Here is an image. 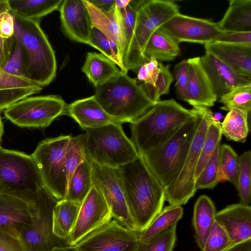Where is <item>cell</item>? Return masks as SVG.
Wrapping results in <instances>:
<instances>
[{
  "label": "cell",
  "instance_id": "obj_6",
  "mask_svg": "<svg viewBox=\"0 0 251 251\" xmlns=\"http://www.w3.org/2000/svg\"><path fill=\"white\" fill-rule=\"evenodd\" d=\"M43 187L39 169L31 155L0 147V194L31 202Z\"/></svg>",
  "mask_w": 251,
  "mask_h": 251
},
{
  "label": "cell",
  "instance_id": "obj_32",
  "mask_svg": "<svg viewBox=\"0 0 251 251\" xmlns=\"http://www.w3.org/2000/svg\"><path fill=\"white\" fill-rule=\"evenodd\" d=\"M9 12L22 18L40 20L58 9L62 0H8Z\"/></svg>",
  "mask_w": 251,
  "mask_h": 251
},
{
  "label": "cell",
  "instance_id": "obj_50",
  "mask_svg": "<svg viewBox=\"0 0 251 251\" xmlns=\"http://www.w3.org/2000/svg\"><path fill=\"white\" fill-rule=\"evenodd\" d=\"M213 42L251 46V32H224Z\"/></svg>",
  "mask_w": 251,
  "mask_h": 251
},
{
  "label": "cell",
  "instance_id": "obj_19",
  "mask_svg": "<svg viewBox=\"0 0 251 251\" xmlns=\"http://www.w3.org/2000/svg\"><path fill=\"white\" fill-rule=\"evenodd\" d=\"M201 61L217 99L238 87L251 84V77L237 73L209 52H205Z\"/></svg>",
  "mask_w": 251,
  "mask_h": 251
},
{
  "label": "cell",
  "instance_id": "obj_36",
  "mask_svg": "<svg viewBox=\"0 0 251 251\" xmlns=\"http://www.w3.org/2000/svg\"><path fill=\"white\" fill-rule=\"evenodd\" d=\"M222 135L221 123L213 116L209 122L196 167L195 176L196 180L202 171L217 146L221 143Z\"/></svg>",
  "mask_w": 251,
  "mask_h": 251
},
{
  "label": "cell",
  "instance_id": "obj_12",
  "mask_svg": "<svg viewBox=\"0 0 251 251\" xmlns=\"http://www.w3.org/2000/svg\"><path fill=\"white\" fill-rule=\"evenodd\" d=\"M58 201L44 187L37 192L32 222L20 237L26 251H50L55 247L69 246L67 241L53 233L52 211Z\"/></svg>",
  "mask_w": 251,
  "mask_h": 251
},
{
  "label": "cell",
  "instance_id": "obj_46",
  "mask_svg": "<svg viewBox=\"0 0 251 251\" xmlns=\"http://www.w3.org/2000/svg\"><path fill=\"white\" fill-rule=\"evenodd\" d=\"M14 36L15 39L14 48L2 68L10 75L25 77V56L23 47L20 40L17 37Z\"/></svg>",
  "mask_w": 251,
  "mask_h": 251
},
{
  "label": "cell",
  "instance_id": "obj_11",
  "mask_svg": "<svg viewBox=\"0 0 251 251\" xmlns=\"http://www.w3.org/2000/svg\"><path fill=\"white\" fill-rule=\"evenodd\" d=\"M67 106L58 96H29L5 109L4 114L19 126L44 128L59 116L65 114Z\"/></svg>",
  "mask_w": 251,
  "mask_h": 251
},
{
  "label": "cell",
  "instance_id": "obj_39",
  "mask_svg": "<svg viewBox=\"0 0 251 251\" xmlns=\"http://www.w3.org/2000/svg\"><path fill=\"white\" fill-rule=\"evenodd\" d=\"M221 109H237L250 114L251 111V84L238 87L220 98Z\"/></svg>",
  "mask_w": 251,
  "mask_h": 251
},
{
  "label": "cell",
  "instance_id": "obj_9",
  "mask_svg": "<svg viewBox=\"0 0 251 251\" xmlns=\"http://www.w3.org/2000/svg\"><path fill=\"white\" fill-rule=\"evenodd\" d=\"M72 136L61 135L40 142L31 154L39 169L44 187L58 201L64 200L68 187L65 156Z\"/></svg>",
  "mask_w": 251,
  "mask_h": 251
},
{
  "label": "cell",
  "instance_id": "obj_42",
  "mask_svg": "<svg viewBox=\"0 0 251 251\" xmlns=\"http://www.w3.org/2000/svg\"><path fill=\"white\" fill-rule=\"evenodd\" d=\"M221 143L214 150L204 169L196 180L195 186L198 189H213L219 182L218 179L219 153Z\"/></svg>",
  "mask_w": 251,
  "mask_h": 251
},
{
  "label": "cell",
  "instance_id": "obj_45",
  "mask_svg": "<svg viewBox=\"0 0 251 251\" xmlns=\"http://www.w3.org/2000/svg\"><path fill=\"white\" fill-rule=\"evenodd\" d=\"M119 10L125 43L123 58L129 49L133 37L136 22L137 9L129 3L126 8L119 9Z\"/></svg>",
  "mask_w": 251,
  "mask_h": 251
},
{
  "label": "cell",
  "instance_id": "obj_31",
  "mask_svg": "<svg viewBox=\"0 0 251 251\" xmlns=\"http://www.w3.org/2000/svg\"><path fill=\"white\" fill-rule=\"evenodd\" d=\"M93 186L92 162L86 158L71 176L64 200L81 204Z\"/></svg>",
  "mask_w": 251,
  "mask_h": 251
},
{
  "label": "cell",
  "instance_id": "obj_1",
  "mask_svg": "<svg viewBox=\"0 0 251 251\" xmlns=\"http://www.w3.org/2000/svg\"><path fill=\"white\" fill-rule=\"evenodd\" d=\"M119 169L130 214L141 232L163 209L164 188L141 155Z\"/></svg>",
  "mask_w": 251,
  "mask_h": 251
},
{
  "label": "cell",
  "instance_id": "obj_54",
  "mask_svg": "<svg viewBox=\"0 0 251 251\" xmlns=\"http://www.w3.org/2000/svg\"><path fill=\"white\" fill-rule=\"evenodd\" d=\"M224 251H251V239L233 244Z\"/></svg>",
  "mask_w": 251,
  "mask_h": 251
},
{
  "label": "cell",
  "instance_id": "obj_55",
  "mask_svg": "<svg viewBox=\"0 0 251 251\" xmlns=\"http://www.w3.org/2000/svg\"><path fill=\"white\" fill-rule=\"evenodd\" d=\"M50 251H79L76 247L66 246L62 247H57L53 248Z\"/></svg>",
  "mask_w": 251,
  "mask_h": 251
},
{
  "label": "cell",
  "instance_id": "obj_22",
  "mask_svg": "<svg viewBox=\"0 0 251 251\" xmlns=\"http://www.w3.org/2000/svg\"><path fill=\"white\" fill-rule=\"evenodd\" d=\"M215 220L223 227L233 244L251 239V207L241 203L227 205L217 212Z\"/></svg>",
  "mask_w": 251,
  "mask_h": 251
},
{
  "label": "cell",
  "instance_id": "obj_21",
  "mask_svg": "<svg viewBox=\"0 0 251 251\" xmlns=\"http://www.w3.org/2000/svg\"><path fill=\"white\" fill-rule=\"evenodd\" d=\"M66 115L73 118L84 130L125 121L108 114L94 96L75 100L67 105Z\"/></svg>",
  "mask_w": 251,
  "mask_h": 251
},
{
  "label": "cell",
  "instance_id": "obj_25",
  "mask_svg": "<svg viewBox=\"0 0 251 251\" xmlns=\"http://www.w3.org/2000/svg\"><path fill=\"white\" fill-rule=\"evenodd\" d=\"M42 89L25 77L6 73L0 66V112L24 98L40 93Z\"/></svg>",
  "mask_w": 251,
  "mask_h": 251
},
{
  "label": "cell",
  "instance_id": "obj_13",
  "mask_svg": "<svg viewBox=\"0 0 251 251\" xmlns=\"http://www.w3.org/2000/svg\"><path fill=\"white\" fill-rule=\"evenodd\" d=\"M92 165L93 186L103 195L112 218L125 227L137 231L126 202L119 168L104 167L93 162Z\"/></svg>",
  "mask_w": 251,
  "mask_h": 251
},
{
  "label": "cell",
  "instance_id": "obj_48",
  "mask_svg": "<svg viewBox=\"0 0 251 251\" xmlns=\"http://www.w3.org/2000/svg\"><path fill=\"white\" fill-rule=\"evenodd\" d=\"M174 74L176 80L175 86L177 96L179 99L186 101L188 76L187 59L183 60L175 66Z\"/></svg>",
  "mask_w": 251,
  "mask_h": 251
},
{
  "label": "cell",
  "instance_id": "obj_38",
  "mask_svg": "<svg viewBox=\"0 0 251 251\" xmlns=\"http://www.w3.org/2000/svg\"><path fill=\"white\" fill-rule=\"evenodd\" d=\"M251 151L239 156V171L237 190L240 203L250 205L251 201Z\"/></svg>",
  "mask_w": 251,
  "mask_h": 251
},
{
  "label": "cell",
  "instance_id": "obj_34",
  "mask_svg": "<svg viewBox=\"0 0 251 251\" xmlns=\"http://www.w3.org/2000/svg\"><path fill=\"white\" fill-rule=\"evenodd\" d=\"M249 115L237 109L228 111L221 123L222 135L228 140L244 143L249 132Z\"/></svg>",
  "mask_w": 251,
  "mask_h": 251
},
{
  "label": "cell",
  "instance_id": "obj_23",
  "mask_svg": "<svg viewBox=\"0 0 251 251\" xmlns=\"http://www.w3.org/2000/svg\"><path fill=\"white\" fill-rule=\"evenodd\" d=\"M204 48L237 73L251 77V46L212 42Z\"/></svg>",
  "mask_w": 251,
  "mask_h": 251
},
{
  "label": "cell",
  "instance_id": "obj_17",
  "mask_svg": "<svg viewBox=\"0 0 251 251\" xmlns=\"http://www.w3.org/2000/svg\"><path fill=\"white\" fill-rule=\"evenodd\" d=\"M36 208V196L30 202L0 194V231L20 239L21 233L31 225Z\"/></svg>",
  "mask_w": 251,
  "mask_h": 251
},
{
  "label": "cell",
  "instance_id": "obj_24",
  "mask_svg": "<svg viewBox=\"0 0 251 251\" xmlns=\"http://www.w3.org/2000/svg\"><path fill=\"white\" fill-rule=\"evenodd\" d=\"M83 0L89 13L93 26L114 42L122 62L125 43L119 9L115 5L110 11L104 12L98 9L89 0Z\"/></svg>",
  "mask_w": 251,
  "mask_h": 251
},
{
  "label": "cell",
  "instance_id": "obj_47",
  "mask_svg": "<svg viewBox=\"0 0 251 251\" xmlns=\"http://www.w3.org/2000/svg\"><path fill=\"white\" fill-rule=\"evenodd\" d=\"M170 65H163L159 62L160 72L154 87L148 94L149 97L153 101L160 100L161 96L168 94L170 85L174 80L173 75L170 71Z\"/></svg>",
  "mask_w": 251,
  "mask_h": 251
},
{
  "label": "cell",
  "instance_id": "obj_53",
  "mask_svg": "<svg viewBox=\"0 0 251 251\" xmlns=\"http://www.w3.org/2000/svg\"><path fill=\"white\" fill-rule=\"evenodd\" d=\"M116 0H89L94 6L100 11L107 12L112 10L115 5Z\"/></svg>",
  "mask_w": 251,
  "mask_h": 251
},
{
  "label": "cell",
  "instance_id": "obj_40",
  "mask_svg": "<svg viewBox=\"0 0 251 251\" xmlns=\"http://www.w3.org/2000/svg\"><path fill=\"white\" fill-rule=\"evenodd\" d=\"M89 45L100 50L102 54L113 61L122 72L127 73L121 60L114 42L95 27L91 31Z\"/></svg>",
  "mask_w": 251,
  "mask_h": 251
},
{
  "label": "cell",
  "instance_id": "obj_33",
  "mask_svg": "<svg viewBox=\"0 0 251 251\" xmlns=\"http://www.w3.org/2000/svg\"><path fill=\"white\" fill-rule=\"evenodd\" d=\"M183 214V210L180 205H169L165 207L148 227L140 232L139 242H147L171 226L177 224Z\"/></svg>",
  "mask_w": 251,
  "mask_h": 251
},
{
  "label": "cell",
  "instance_id": "obj_7",
  "mask_svg": "<svg viewBox=\"0 0 251 251\" xmlns=\"http://www.w3.org/2000/svg\"><path fill=\"white\" fill-rule=\"evenodd\" d=\"M84 130L86 135V156L92 162L104 167L119 168L139 156L121 124H110Z\"/></svg>",
  "mask_w": 251,
  "mask_h": 251
},
{
  "label": "cell",
  "instance_id": "obj_43",
  "mask_svg": "<svg viewBox=\"0 0 251 251\" xmlns=\"http://www.w3.org/2000/svg\"><path fill=\"white\" fill-rule=\"evenodd\" d=\"M233 244L223 227L216 221L209 231L202 251H224Z\"/></svg>",
  "mask_w": 251,
  "mask_h": 251
},
{
  "label": "cell",
  "instance_id": "obj_30",
  "mask_svg": "<svg viewBox=\"0 0 251 251\" xmlns=\"http://www.w3.org/2000/svg\"><path fill=\"white\" fill-rule=\"evenodd\" d=\"M216 212L214 202L206 195L200 196L195 202L193 225L196 242L201 250L211 226L215 220Z\"/></svg>",
  "mask_w": 251,
  "mask_h": 251
},
{
  "label": "cell",
  "instance_id": "obj_5",
  "mask_svg": "<svg viewBox=\"0 0 251 251\" xmlns=\"http://www.w3.org/2000/svg\"><path fill=\"white\" fill-rule=\"evenodd\" d=\"M96 99L110 116L131 123L153 106L141 84L120 72L106 83L96 87Z\"/></svg>",
  "mask_w": 251,
  "mask_h": 251
},
{
  "label": "cell",
  "instance_id": "obj_28",
  "mask_svg": "<svg viewBox=\"0 0 251 251\" xmlns=\"http://www.w3.org/2000/svg\"><path fill=\"white\" fill-rule=\"evenodd\" d=\"M180 53L179 43L159 27L147 42L143 55L147 62L151 58L158 61H169Z\"/></svg>",
  "mask_w": 251,
  "mask_h": 251
},
{
  "label": "cell",
  "instance_id": "obj_4",
  "mask_svg": "<svg viewBox=\"0 0 251 251\" xmlns=\"http://www.w3.org/2000/svg\"><path fill=\"white\" fill-rule=\"evenodd\" d=\"M195 116L183 124L169 138L142 156L164 188L181 171L201 119V107Z\"/></svg>",
  "mask_w": 251,
  "mask_h": 251
},
{
  "label": "cell",
  "instance_id": "obj_10",
  "mask_svg": "<svg viewBox=\"0 0 251 251\" xmlns=\"http://www.w3.org/2000/svg\"><path fill=\"white\" fill-rule=\"evenodd\" d=\"M201 119L195 134L183 166L177 177L164 187L165 201L169 205L185 204L197 189L195 177L196 167L209 121L213 116L208 107H201Z\"/></svg>",
  "mask_w": 251,
  "mask_h": 251
},
{
  "label": "cell",
  "instance_id": "obj_35",
  "mask_svg": "<svg viewBox=\"0 0 251 251\" xmlns=\"http://www.w3.org/2000/svg\"><path fill=\"white\" fill-rule=\"evenodd\" d=\"M239 156L229 145H220L219 153L218 179L219 182L226 181L237 186Z\"/></svg>",
  "mask_w": 251,
  "mask_h": 251
},
{
  "label": "cell",
  "instance_id": "obj_51",
  "mask_svg": "<svg viewBox=\"0 0 251 251\" xmlns=\"http://www.w3.org/2000/svg\"><path fill=\"white\" fill-rule=\"evenodd\" d=\"M0 33L2 38L8 39L14 36V20L9 10H5L0 14Z\"/></svg>",
  "mask_w": 251,
  "mask_h": 251
},
{
  "label": "cell",
  "instance_id": "obj_26",
  "mask_svg": "<svg viewBox=\"0 0 251 251\" xmlns=\"http://www.w3.org/2000/svg\"><path fill=\"white\" fill-rule=\"evenodd\" d=\"M223 32H251V0H230L221 20L217 23Z\"/></svg>",
  "mask_w": 251,
  "mask_h": 251
},
{
  "label": "cell",
  "instance_id": "obj_18",
  "mask_svg": "<svg viewBox=\"0 0 251 251\" xmlns=\"http://www.w3.org/2000/svg\"><path fill=\"white\" fill-rule=\"evenodd\" d=\"M58 9L66 35L73 41L89 45L93 26L84 0H62Z\"/></svg>",
  "mask_w": 251,
  "mask_h": 251
},
{
  "label": "cell",
  "instance_id": "obj_3",
  "mask_svg": "<svg viewBox=\"0 0 251 251\" xmlns=\"http://www.w3.org/2000/svg\"><path fill=\"white\" fill-rule=\"evenodd\" d=\"M12 14L14 20V36L20 40L23 47L25 77L42 87L46 86L56 76L55 52L40 22Z\"/></svg>",
  "mask_w": 251,
  "mask_h": 251
},
{
  "label": "cell",
  "instance_id": "obj_8",
  "mask_svg": "<svg viewBox=\"0 0 251 251\" xmlns=\"http://www.w3.org/2000/svg\"><path fill=\"white\" fill-rule=\"evenodd\" d=\"M180 13L179 6L172 0H144L137 9L133 37L129 49L122 59L126 70L137 71L147 62L144 49L156 29Z\"/></svg>",
  "mask_w": 251,
  "mask_h": 251
},
{
  "label": "cell",
  "instance_id": "obj_41",
  "mask_svg": "<svg viewBox=\"0 0 251 251\" xmlns=\"http://www.w3.org/2000/svg\"><path fill=\"white\" fill-rule=\"evenodd\" d=\"M175 224L145 243H138L136 251H173L176 238Z\"/></svg>",
  "mask_w": 251,
  "mask_h": 251
},
{
  "label": "cell",
  "instance_id": "obj_2",
  "mask_svg": "<svg viewBox=\"0 0 251 251\" xmlns=\"http://www.w3.org/2000/svg\"><path fill=\"white\" fill-rule=\"evenodd\" d=\"M196 114L174 99L159 100L130 123L131 141L142 156L163 143Z\"/></svg>",
  "mask_w": 251,
  "mask_h": 251
},
{
  "label": "cell",
  "instance_id": "obj_27",
  "mask_svg": "<svg viewBox=\"0 0 251 251\" xmlns=\"http://www.w3.org/2000/svg\"><path fill=\"white\" fill-rule=\"evenodd\" d=\"M81 71L95 87L106 83L121 72L117 65L103 54L94 52L87 53Z\"/></svg>",
  "mask_w": 251,
  "mask_h": 251
},
{
  "label": "cell",
  "instance_id": "obj_16",
  "mask_svg": "<svg viewBox=\"0 0 251 251\" xmlns=\"http://www.w3.org/2000/svg\"><path fill=\"white\" fill-rule=\"evenodd\" d=\"M178 43L188 42L205 45L224 32L217 23L179 13L160 26Z\"/></svg>",
  "mask_w": 251,
  "mask_h": 251
},
{
  "label": "cell",
  "instance_id": "obj_49",
  "mask_svg": "<svg viewBox=\"0 0 251 251\" xmlns=\"http://www.w3.org/2000/svg\"><path fill=\"white\" fill-rule=\"evenodd\" d=\"M5 10H9L8 0H0V14ZM15 37L5 39L2 37L0 33V66L3 67L10 57L14 48Z\"/></svg>",
  "mask_w": 251,
  "mask_h": 251
},
{
  "label": "cell",
  "instance_id": "obj_29",
  "mask_svg": "<svg viewBox=\"0 0 251 251\" xmlns=\"http://www.w3.org/2000/svg\"><path fill=\"white\" fill-rule=\"evenodd\" d=\"M80 203L65 200L58 201L52 211V230L58 238L69 239L75 224Z\"/></svg>",
  "mask_w": 251,
  "mask_h": 251
},
{
  "label": "cell",
  "instance_id": "obj_15",
  "mask_svg": "<svg viewBox=\"0 0 251 251\" xmlns=\"http://www.w3.org/2000/svg\"><path fill=\"white\" fill-rule=\"evenodd\" d=\"M112 218L104 198L93 186L81 204L75 224L67 240L68 245L75 246L89 234L109 223Z\"/></svg>",
  "mask_w": 251,
  "mask_h": 251
},
{
  "label": "cell",
  "instance_id": "obj_20",
  "mask_svg": "<svg viewBox=\"0 0 251 251\" xmlns=\"http://www.w3.org/2000/svg\"><path fill=\"white\" fill-rule=\"evenodd\" d=\"M187 60L188 76L185 101L193 107L213 106L218 99L202 66L201 57L189 58Z\"/></svg>",
  "mask_w": 251,
  "mask_h": 251
},
{
  "label": "cell",
  "instance_id": "obj_57",
  "mask_svg": "<svg viewBox=\"0 0 251 251\" xmlns=\"http://www.w3.org/2000/svg\"><path fill=\"white\" fill-rule=\"evenodd\" d=\"M3 125L2 122L1 121V117H0V147H1L0 141H1V139L2 135L3 134Z\"/></svg>",
  "mask_w": 251,
  "mask_h": 251
},
{
  "label": "cell",
  "instance_id": "obj_52",
  "mask_svg": "<svg viewBox=\"0 0 251 251\" xmlns=\"http://www.w3.org/2000/svg\"><path fill=\"white\" fill-rule=\"evenodd\" d=\"M0 251H26L20 239L0 231Z\"/></svg>",
  "mask_w": 251,
  "mask_h": 251
},
{
  "label": "cell",
  "instance_id": "obj_37",
  "mask_svg": "<svg viewBox=\"0 0 251 251\" xmlns=\"http://www.w3.org/2000/svg\"><path fill=\"white\" fill-rule=\"evenodd\" d=\"M86 133L72 137L68 143L65 156L68 182L76 168L86 158Z\"/></svg>",
  "mask_w": 251,
  "mask_h": 251
},
{
  "label": "cell",
  "instance_id": "obj_14",
  "mask_svg": "<svg viewBox=\"0 0 251 251\" xmlns=\"http://www.w3.org/2000/svg\"><path fill=\"white\" fill-rule=\"evenodd\" d=\"M139 234L111 220L75 246L79 251H136Z\"/></svg>",
  "mask_w": 251,
  "mask_h": 251
},
{
  "label": "cell",
  "instance_id": "obj_44",
  "mask_svg": "<svg viewBox=\"0 0 251 251\" xmlns=\"http://www.w3.org/2000/svg\"><path fill=\"white\" fill-rule=\"evenodd\" d=\"M137 72V78L139 81L143 82L141 85L148 96L154 87L160 72L159 61L151 58L140 66Z\"/></svg>",
  "mask_w": 251,
  "mask_h": 251
},
{
  "label": "cell",
  "instance_id": "obj_56",
  "mask_svg": "<svg viewBox=\"0 0 251 251\" xmlns=\"http://www.w3.org/2000/svg\"><path fill=\"white\" fill-rule=\"evenodd\" d=\"M130 0H117L115 1V5L119 9L126 8L130 3Z\"/></svg>",
  "mask_w": 251,
  "mask_h": 251
}]
</instances>
